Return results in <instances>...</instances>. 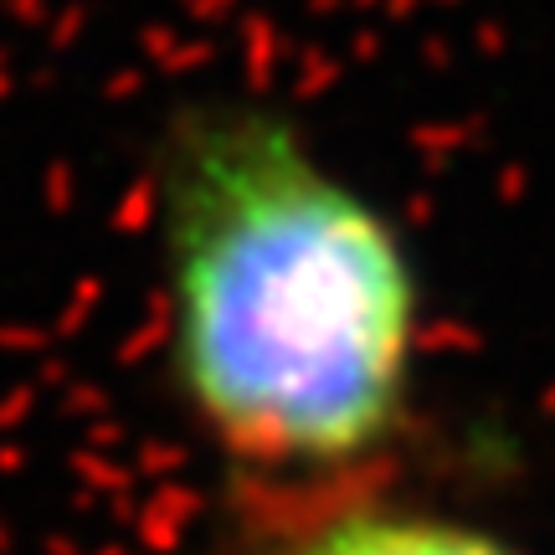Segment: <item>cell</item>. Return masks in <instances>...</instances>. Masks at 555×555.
<instances>
[{"label":"cell","instance_id":"cell-1","mask_svg":"<svg viewBox=\"0 0 555 555\" xmlns=\"http://www.w3.org/2000/svg\"><path fill=\"white\" fill-rule=\"evenodd\" d=\"M159 365L221 489L294 494L422 453L427 278L401 221L262 99H191L155 150Z\"/></svg>","mask_w":555,"mask_h":555},{"label":"cell","instance_id":"cell-2","mask_svg":"<svg viewBox=\"0 0 555 555\" xmlns=\"http://www.w3.org/2000/svg\"><path fill=\"white\" fill-rule=\"evenodd\" d=\"M397 474L294 494L227 489L217 555H519L483 519L412 489Z\"/></svg>","mask_w":555,"mask_h":555}]
</instances>
